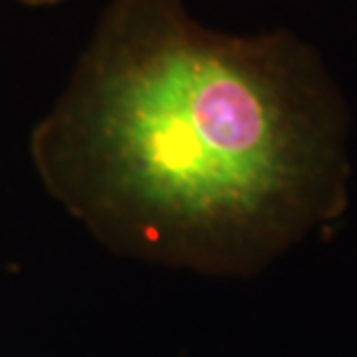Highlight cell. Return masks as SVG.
<instances>
[{"mask_svg":"<svg viewBox=\"0 0 357 357\" xmlns=\"http://www.w3.org/2000/svg\"><path fill=\"white\" fill-rule=\"evenodd\" d=\"M346 142L344 91L299 33H225L181 0H112L31 155L105 244L241 267L341 211Z\"/></svg>","mask_w":357,"mask_h":357,"instance_id":"6da1fadb","label":"cell"},{"mask_svg":"<svg viewBox=\"0 0 357 357\" xmlns=\"http://www.w3.org/2000/svg\"><path fill=\"white\" fill-rule=\"evenodd\" d=\"M19 3H24L28 7H52V5L66 3V0H19Z\"/></svg>","mask_w":357,"mask_h":357,"instance_id":"7a4b0ae2","label":"cell"}]
</instances>
